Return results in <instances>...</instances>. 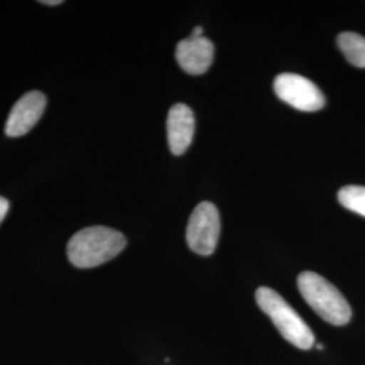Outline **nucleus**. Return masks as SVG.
Masks as SVG:
<instances>
[{"instance_id": "6", "label": "nucleus", "mask_w": 365, "mask_h": 365, "mask_svg": "<svg viewBox=\"0 0 365 365\" xmlns=\"http://www.w3.org/2000/svg\"><path fill=\"white\" fill-rule=\"evenodd\" d=\"M46 107V98L42 92L25 93L15 105L7 118L4 133L9 137H21L31 130L38 122Z\"/></svg>"}, {"instance_id": "11", "label": "nucleus", "mask_w": 365, "mask_h": 365, "mask_svg": "<svg viewBox=\"0 0 365 365\" xmlns=\"http://www.w3.org/2000/svg\"><path fill=\"white\" fill-rule=\"evenodd\" d=\"M9 209H10L9 200H7L6 197H1V196H0V223L6 218V215H7V212H9Z\"/></svg>"}, {"instance_id": "12", "label": "nucleus", "mask_w": 365, "mask_h": 365, "mask_svg": "<svg viewBox=\"0 0 365 365\" xmlns=\"http://www.w3.org/2000/svg\"><path fill=\"white\" fill-rule=\"evenodd\" d=\"M191 37H203V29L200 26L195 27Z\"/></svg>"}, {"instance_id": "9", "label": "nucleus", "mask_w": 365, "mask_h": 365, "mask_svg": "<svg viewBox=\"0 0 365 365\" xmlns=\"http://www.w3.org/2000/svg\"><path fill=\"white\" fill-rule=\"evenodd\" d=\"M337 43L352 66L365 68V38L363 36L345 31L339 34Z\"/></svg>"}, {"instance_id": "7", "label": "nucleus", "mask_w": 365, "mask_h": 365, "mask_svg": "<svg viewBox=\"0 0 365 365\" xmlns=\"http://www.w3.org/2000/svg\"><path fill=\"white\" fill-rule=\"evenodd\" d=\"M176 60L185 73L203 75L214 60V43L206 37H188L176 46Z\"/></svg>"}, {"instance_id": "8", "label": "nucleus", "mask_w": 365, "mask_h": 365, "mask_svg": "<svg viewBox=\"0 0 365 365\" xmlns=\"http://www.w3.org/2000/svg\"><path fill=\"white\" fill-rule=\"evenodd\" d=\"M167 134L172 155L182 156L187 152L195 134V117L188 106H172L167 119Z\"/></svg>"}, {"instance_id": "1", "label": "nucleus", "mask_w": 365, "mask_h": 365, "mask_svg": "<svg viewBox=\"0 0 365 365\" xmlns=\"http://www.w3.org/2000/svg\"><path fill=\"white\" fill-rule=\"evenodd\" d=\"M125 247L126 238L120 232L106 226H91L72 235L66 255L72 265L88 269L115 259Z\"/></svg>"}, {"instance_id": "4", "label": "nucleus", "mask_w": 365, "mask_h": 365, "mask_svg": "<svg viewBox=\"0 0 365 365\" xmlns=\"http://www.w3.org/2000/svg\"><path fill=\"white\" fill-rule=\"evenodd\" d=\"M221 218L220 211L211 202L196 206L187 225L185 240L190 249L200 256H211L220 241Z\"/></svg>"}, {"instance_id": "5", "label": "nucleus", "mask_w": 365, "mask_h": 365, "mask_svg": "<svg viewBox=\"0 0 365 365\" xmlns=\"http://www.w3.org/2000/svg\"><path fill=\"white\" fill-rule=\"evenodd\" d=\"M274 93L288 106L304 111L314 113L327 105L322 91L312 80L295 73H282L274 81Z\"/></svg>"}, {"instance_id": "3", "label": "nucleus", "mask_w": 365, "mask_h": 365, "mask_svg": "<svg viewBox=\"0 0 365 365\" xmlns=\"http://www.w3.org/2000/svg\"><path fill=\"white\" fill-rule=\"evenodd\" d=\"M256 302L262 313L267 314L282 337L302 351H309L315 345L313 331L299 314L291 307L282 295L269 287L257 288Z\"/></svg>"}, {"instance_id": "10", "label": "nucleus", "mask_w": 365, "mask_h": 365, "mask_svg": "<svg viewBox=\"0 0 365 365\" xmlns=\"http://www.w3.org/2000/svg\"><path fill=\"white\" fill-rule=\"evenodd\" d=\"M339 202L345 209L365 217V187L346 185L339 191Z\"/></svg>"}, {"instance_id": "14", "label": "nucleus", "mask_w": 365, "mask_h": 365, "mask_svg": "<svg viewBox=\"0 0 365 365\" xmlns=\"http://www.w3.org/2000/svg\"><path fill=\"white\" fill-rule=\"evenodd\" d=\"M315 346H317V349H319V351L324 349V345H322V344H317V342H315Z\"/></svg>"}, {"instance_id": "13", "label": "nucleus", "mask_w": 365, "mask_h": 365, "mask_svg": "<svg viewBox=\"0 0 365 365\" xmlns=\"http://www.w3.org/2000/svg\"><path fill=\"white\" fill-rule=\"evenodd\" d=\"M42 4H46V6H58V4H61L63 1L61 0H43V1H41Z\"/></svg>"}, {"instance_id": "2", "label": "nucleus", "mask_w": 365, "mask_h": 365, "mask_svg": "<svg viewBox=\"0 0 365 365\" xmlns=\"http://www.w3.org/2000/svg\"><path fill=\"white\" fill-rule=\"evenodd\" d=\"M298 288L303 299L324 321L334 327H344L352 318V309L345 297L325 277L315 272H302Z\"/></svg>"}]
</instances>
